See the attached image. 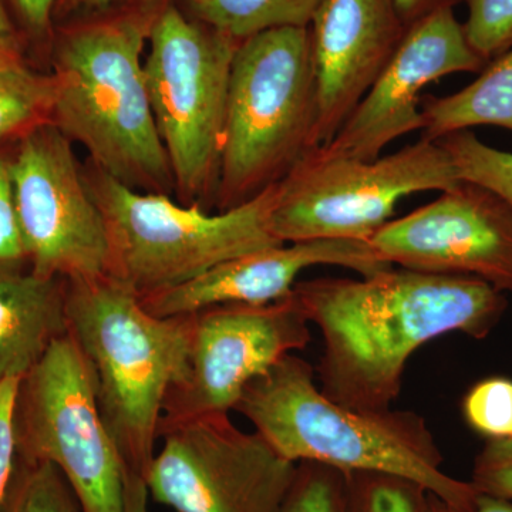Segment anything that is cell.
<instances>
[{
  "instance_id": "obj_1",
  "label": "cell",
  "mask_w": 512,
  "mask_h": 512,
  "mask_svg": "<svg viewBox=\"0 0 512 512\" xmlns=\"http://www.w3.org/2000/svg\"><path fill=\"white\" fill-rule=\"evenodd\" d=\"M293 293L322 333L320 392L360 412L393 409L421 346L453 332L484 339L507 309L503 292L481 279L400 266L296 282Z\"/></svg>"
},
{
  "instance_id": "obj_2",
  "label": "cell",
  "mask_w": 512,
  "mask_h": 512,
  "mask_svg": "<svg viewBox=\"0 0 512 512\" xmlns=\"http://www.w3.org/2000/svg\"><path fill=\"white\" fill-rule=\"evenodd\" d=\"M165 0H128L73 20L53 55L50 123L90 164L127 187L173 195L170 160L148 97L143 52Z\"/></svg>"
},
{
  "instance_id": "obj_3",
  "label": "cell",
  "mask_w": 512,
  "mask_h": 512,
  "mask_svg": "<svg viewBox=\"0 0 512 512\" xmlns=\"http://www.w3.org/2000/svg\"><path fill=\"white\" fill-rule=\"evenodd\" d=\"M276 453L293 463L311 461L343 473L404 478L453 512H473L478 491L443 471L433 431L410 410L360 412L328 399L311 363L285 356L245 387L234 407Z\"/></svg>"
},
{
  "instance_id": "obj_4",
  "label": "cell",
  "mask_w": 512,
  "mask_h": 512,
  "mask_svg": "<svg viewBox=\"0 0 512 512\" xmlns=\"http://www.w3.org/2000/svg\"><path fill=\"white\" fill-rule=\"evenodd\" d=\"M66 316L124 470L144 477L156 457L165 399L190 370L194 315L157 318L103 275L66 281Z\"/></svg>"
},
{
  "instance_id": "obj_5",
  "label": "cell",
  "mask_w": 512,
  "mask_h": 512,
  "mask_svg": "<svg viewBox=\"0 0 512 512\" xmlns=\"http://www.w3.org/2000/svg\"><path fill=\"white\" fill-rule=\"evenodd\" d=\"M318 77L309 28L241 40L232 59L215 210L241 207L315 148Z\"/></svg>"
},
{
  "instance_id": "obj_6",
  "label": "cell",
  "mask_w": 512,
  "mask_h": 512,
  "mask_svg": "<svg viewBox=\"0 0 512 512\" xmlns=\"http://www.w3.org/2000/svg\"><path fill=\"white\" fill-rule=\"evenodd\" d=\"M84 174L106 222L107 276L140 299L229 259L284 245L271 228L275 185L241 207L212 214L171 195L133 190L92 164Z\"/></svg>"
},
{
  "instance_id": "obj_7",
  "label": "cell",
  "mask_w": 512,
  "mask_h": 512,
  "mask_svg": "<svg viewBox=\"0 0 512 512\" xmlns=\"http://www.w3.org/2000/svg\"><path fill=\"white\" fill-rule=\"evenodd\" d=\"M148 43V97L170 160L177 201L211 212L220 183L229 76L239 40L165 0Z\"/></svg>"
},
{
  "instance_id": "obj_8",
  "label": "cell",
  "mask_w": 512,
  "mask_h": 512,
  "mask_svg": "<svg viewBox=\"0 0 512 512\" xmlns=\"http://www.w3.org/2000/svg\"><path fill=\"white\" fill-rule=\"evenodd\" d=\"M460 183L439 141L421 137L376 160L309 150L275 184L271 228L284 244L315 239L369 241L392 217L397 202Z\"/></svg>"
},
{
  "instance_id": "obj_9",
  "label": "cell",
  "mask_w": 512,
  "mask_h": 512,
  "mask_svg": "<svg viewBox=\"0 0 512 512\" xmlns=\"http://www.w3.org/2000/svg\"><path fill=\"white\" fill-rule=\"evenodd\" d=\"M18 458L53 464L82 512H124L126 470L104 426L92 367L69 332L20 380Z\"/></svg>"
},
{
  "instance_id": "obj_10",
  "label": "cell",
  "mask_w": 512,
  "mask_h": 512,
  "mask_svg": "<svg viewBox=\"0 0 512 512\" xmlns=\"http://www.w3.org/2000/svg\"><path fill=\"white\" fill-rule=\"evenodd\" d=\"M163 447L148 467V494L177 512H281L298 464L228 414L160 430Z\"/></svg>"
},
{
  "instance_id": "obj_11",
  "label": "cell",
  "mask_w": 512,
  "mask_h": 512,
  "mask_svg": "<svg viewBox=\"0 0 512 512\" xmlns=\"http://www.w3.org/2000/svg\"><path fill=\"white\" fill-rule=\"evenodd\" d=\"M10 171L30 272L64 281L107 275L106 222L72 141L55 124L37 126L19 138Z\"/></svg>"
},
{
  "instance_id": "obj_12",
  "label": "cell",
  "mask_w": 512,
  "mask_h": 512,
  "mask_svg": "<svg viewBox=\"0 0 512 512\" xmlns=\"http://www.w3.org/2000/svg\"><path fill=\"white\" fill-rule=\"evenodd\" d=\"M309 323L293 291L265 305L234 303L194 313L190 370L168 393L158 433L234 410L252 380L311 343Z\"/></svg>"
},
{
  "instance_id": "obj_13",
  "label": "cell",
  "mask_w": 512,
  "mask_h": 512,
  "mask_svg": "<svg viewBox=\"0 0 512 512\" xmlns=\"http://www.w3.org/2000/svg\"><path fill=\"white\" fill-rule=\"evenodd\" d=\"M367 242L386 264L473 276L512 292V207L483 185L460 181L430 204L386 222Z\"/></svg>"
},
{
  "instance_id": "obj_14",
  "label": "cell",
  "mask_w": 512,
  "mask_h": 512,
  "mask_svg": "<svg viewBox=\"0 0 512 512\" xmlns=\"http://www.w3.org/2000/svg\"><path fill=\"white\" fill-rule=\"evenodd\" d=\"M468 45L454 9L431 13L407 29L375 84L329 144V153L376 160L383 148L423 128L420 93L453 73H480L487 66Z\"/></svg>"
},
{
  "instance_id": "obj_15",
  "label": "cell",
  "mask_w": 512,
  "mask_h": 512,
  "mask_svg": "<svg viewBox=\"0 0 512 512\" xmlns=\"http://www.w3.org/2000/svg\"><path fill=\"white\" fill-rule=\"evenodd\" d=\"M407 29L393 0H323L311 23L319 94L316 147L338 134Z\"/></svg>"
},
{
  "instance_id": "obj_16",
  "label": "cell",
  "mask_w": 512,
  "mask_h": 512,
  "mask_svg": "<svg viewBox=\"0 0 512 512\" xmlns=\"http://www.w3.org/2000/svg\"><path fill=\"white\" fill-rule=\"evenodd\" d=\"M330 265L370 276L393 268L367 241L315 239L292 242L229 259L183 285L141 298L157 318L188 316L218 305H265L285 298L311 266Z\"/></svg>"
},
{
  "instance_id": "obj_17",
  "label": "cell",
  "mask_w": 512,
  "mask_h": 512,
  "mask_svg": "<svg viewBox=\"0 0 512 512\" xmlns=\"http://www.w3.org/2000/svg\"><path fill=\"white\" fill-rule=\"evenodd\" d=\"M66 333L64 279L0 272V382L23 379Z\"/></svg>"
},
{
  "instance_id": "obj_18",
  "label": "cell",
  "mask_w": 512,
  "mask_h": 512,
  "mask_svg": "<svg viewBox=\"0 0 512 512\" xmlns=\"http://www.w3.org/2000/svg\"><path fill=\"white\" fill-rule=\"evenodd\" d=\"M423 138L437 141L456 131L495 126L512 131V47L491 60L477 80L446 97L421 99Z\"/></svg>"
},
{
  "instance_id": "obj_19",
  "label": "cell",
  "mask_w": 512,
  "mask_h": 512,
  "mask_svg": "<svg viewBox=\"0 0 512 512\" xmlns=\"http://www.w3.org/2000/svg\"><path fill=\"white\" fill-rule=\"evenodd\" d=\"M323 0H184L187 15L247 39L276 28H309Z\"/></svg>"
},
{
  "instance_id": "obj_20",
  "label": "cell",
  "mask_w": 512,
  "mask_h": 512,
  "mask_svg": "<svg viewBox=\"0 0 512 512\" xmlns=\"http://www.w3.org/2000/svg\"><path fill=\"white\" fill-rule=\"evenodd\" d=\"M52 77L30 69L20 47L0 46V140L50 123Z\"/></svg>"
},
{
  "instance_id": "obj_21",
  "label": "cell",
  "mask_w": 512,
  "mask_h": 512,
  "mask_svg": "<svg viewBox=\"0 0 512 512\" xmlns=\"http://www.w3.org/2000/svg\"><path fill=\"white\" fill-rule=\"evenodd\" d=\"M0 512H82L66 478L53 464L18 458Z\"/></svg>"
},
{
  "instance_id": "obj_22",
  "label": "cell",
  "mask_w": 512,
  "mask_h": 512,
  "mask_svg": "<svg viewBox=\"0 0 512 512\" xmlns=\"http://www.w3.org/2000/svg\"><path fill=\"white\" fill-rule=\"evenodd\" d=\"M437 141L447 151L460 181L483 185L512 207V153L488 146L470 130Z\"/></svg>"
},
{
  "instance_id": "obj_23",
  "label": "cell",
  "mask_w": 512,
  "mask_h": 512,
  "mask_svg": "<svg viewBox=\"0 0 512 512\" xmlns=\"http://www.w3.org/2000/svg\"><path fill=\"white\" fill-rule=\"evenodd\" d=\"M346 512H423L427 491L404 478L349 473Z\"/></svg>"
},
{
  "instance_id": "obj_24",
  "label": "cell",
  "mask_w": 512,
  "mask_h": 512,
  "mask_svg": "<svg viewBox=\"0 0 512 512\" xmlns=\"http://www.w3.org/2000/svg\"><path fill=\"white\" fill-rule=\"evenodd\" d=\"M348 490V473L302 461L281 512H346Z\"/></svg>"
},
{
  "instance_id": "obj_25",
  "label": "cell",
  "mask_w": 512,
  "mask_h": 512,
  "mask_svg": "<svg viewBox=\"0 0 512 512\" xmlns=\"http://www.w3.org/2000/svg\"><path fill=\"white\" fill-rule=\"evenodd\" d=\"M463 413L468 426L488 440L512 437V380L491 377L467 393Z\"/></svg>"
},
{
  "instance_id": "obj_26",
  "label": "cell",
  "mask_w": 512,
  "mask_h": 512,
  "mask_svg": "<svg viewBox=\"0 0 512 512\" xmlns=\"http://www.w3.org/2000/svg\"><path fill=\"white\" fill-rule=\"evenodd\" d=\"M468 16L463 23L468 45L485 63L512 47V0H464Z\"/></svg>"
},
{
  "instance_id": "obj_27",
  "label": "cell",
  "mask_w": 512,
  "mask_h": 512,
  "mask_svg": "<svg viewBox=\"0 0 512 512\" xmlns=\"http://www.w3.org/2000/svg\"><path fill=\"white\" fill-rule=\"evenodd\" d=\"M25 264L28 255L16 211L10 156L0 154V272L22 271Z\"/></svg>"
},
{
  "instance_id": "obj_28",
  "label": "cell",
  "mask_w": 512,
  "mask_h": 512,
  "mask_svg": "<svg viewBox=\"0 0 512 512\" xmlns=\"http://www.w3.org/2000/svg\"><path fill=\"white\" fill-rule=\"evenodd\" d=\"M470 483L480 494L512 501V437L487 441L476 458Z\"/></svg>"
},
{
  "instance_id": "obj_29",
  "label": "cell",
  "mask_w": 512,
  "mask_h": 512,
  "mask_svg": "<svg viewBox=\"0 0 512 512\" xmlns=\"http://www.w3.org/2000/svg\"><path fill=\"white\" fill-rule=\"evenodd\" d=\"M20 380L6 379L0 382V510L8 495L16 463L15 409Z\"/></svg>"
},
{
  "instance_id": "obj_30",
  "label": "cell",
  "mask_w": 512,
  "mask_h": 512,
  "mask_svg": "<svg viewBox=\"0 0 512 512\" xmlns=\"http://www.w3.org/2000/svg\"><path fill=\"white\" fill-rule=\"evenodd\" d=\"M20 16L36 35H46L52 25L57 0H13Z\"/></svg>"
},
{
  "instance_id": "obj_31",
  "label": "cell",
  "mask_w": 512,
  "mask_h": 512,
  "mask_svg": "<svg viewBox=\"0 0 512 512\" xmlns=\"http://www.w3.org/2000/svg\"><path fill=\"white\" fill-rule=\"evenodd\" d=\"M393 2L404 25L410 28L431 13L443 9H454V6L464 0H393Z\"/></svg>"
},
{
  "instance_id": "obj_32",
  "label": "cell",
  "mask_w": 512,
  "mask_h": 512,
  "mask_svg": "<svg viewBox=\"0 0 512 512\" xmlns=\"http://www.w3.org/2000/svg\"><path fill=\"white\" fill-rule=\"evenodd\" d=\"M148 488L144 477L126 471V488H124V512L148 511Z\"/></svg>"
},
{
  "instance_id": "obj_33",
  "label": "cell",
  "mask_w": 512,
  "mask_h": 512,
  "mask_svg": "<svg viewBox=\"0 0 512 512\" xmlns=\"http://www.w3.org/2000/svg\"><path fill=\"white\" fill-rule=\"evenodd\" d=\"M126 3L128 0H57V15L73 16V18H82V16L92 15V13L101 12V10L110 9L117 3Z\"/></svg>"
},
{
  "instance_id": "obj_34",
  "label": "cell",
  "mask_w": 512,
  "mask_h": 512,
  "mask_svg": "<svg viewBox=\"0 0 512 512\" xmlns=\"http://www.w3.org/2000/svg\"><path fill=\"white\" fill-rule=\"evenodd\" d=\"M0 46L20 47L18 33H16L15 26H13L2 0H0Z\"/></svg>"
},
{
  "instance_id": "obj_35",
  "label": "cell",
  "mask_w": 512,
  "mask_h": 512,
  "mask_svg": "<svg viewBox=\"0 0 512 512\" xmlns=\"http://www.w3.org/2000/svg\"><path fill=\"white\" fill-rule=\"evenodd\" d=\"M473 512H512V501L478 493L476 508Z\"/></svg>"
},
{
  "instance_id": "obj_36",
  "label": "cell",
  "mask_w": 512,
  "mask_h": 512,
  "mask_svg": "<svg viewBox=\"0 0 512 512\" xmlns=\"http://www.w3.org/2000/svg\"><path fill=\"white\" fill-rule=\"evenodd\" d=\"M423 512H453L447 507L443 501L439 498L434 497L433 494L427 493L426 504H424Z\"/></svg>"
}]
</instances>
